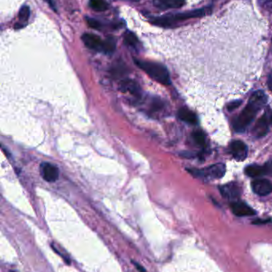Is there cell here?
<instances>
[{
    "mask_svg": "<svg viewBox=\"0 0 272 272\" xmlns=\"http://www.w3.org/2000/svg\"><path fill=\"white\" fill-rule=\"evenodd\" d=\"M268 101V97L263 91H255L243 112L235 120L234 129L237 132H243L252 123L259 110L263 108Z\"/></svg>",
    "mask_w": 272,
    "mask_h": 272,
    "instance_id": "obj_1",
    "label": "cell"
},
{
    "mask_svg": "<svg viewBox=\"0 0 272 272\" xmlns=\"http://www.w3.org/2000/svg\"><path fill=\"white\" fill-rule=\"evenodd\" d=\"M211 12H212V7L207 6L199 9L192 10L189 12L167 14L160 17H154L151 20V23L159 27H175L176 25L180 24V23L191 18H202L205 16L208 15Z\"/></svg>",
    "mask_w": 272,
    "mask_h": 272,
    "instance_id": "obj_2",
    "label": "cell"
},
{
    "mask_svg": "<svg viewBox=\"0 0 272 272\" xmlns=\"http://www.w3.org/2000/svg\"><path fill=\"white\" fill-rule=\"evenodd\" d=\"M134 62L140 69L145 72L153 80H157L158 82L164 85H169L171 84L168 69L160 63L138 59H134Z\"/></svg>",
    "mask_w": 272,
    "mask_h": 272,
    "instance_id": "obj_3",
    "label": "cell"
},
{
    "mask_svg": "<svg viewBox=\"0 0 272 272\" xmlns=\"http://www.w3.org/2000/svg\"><path fill=\"white\" fill-rule=\"evenodd\" d=\"M81 39L86 47L95 51L111 54L116 49V41L112 38H106V40H102L96 34H84L81 37Z\"/></svg>",
    "mask_w": 272,
    "mask_h": 272,
    "instance_id": "obj_4",
    "label": "cell"
},
{
    "mask_svg": "<svg viewBox=\"0 0 272 272\" xmlns=\"http://www.w3.org/2000/svg\"><path fill=\"white\" fill-rule=\"evenodd\" d=\"M196 176L208 179H219L224 177L226 172V167L223 163H216L202 170H189Z\"/></svg>",
    "mask_w": 272,
    "mask_h": 272,
    "instance_id": "obj_5",
    "label": "cell"
},
{
    "mask_svg": "<svg viewBox=\"0 0 272 272\" xmlns=\"http://www.w3.org/2000/svg\"><path fill=\"white\" fill-rule=\"evenodd\" d=\"M230 151L236 160L242 161L247 158V147L245 143L240 140H235L230 144Z\"/></svg>",
    "mask_w": 272,
    "mask_h": 272,
    "instance_id": "obj_6",
    "label": "cell"
},
{
    "mask_svg": "<svg viewBox=\"0 0 272 272\" xmlns=\"http://www.w3.org/2000/svg\"><path fill=\"white\" fill-rule=\"evenodd\" d=\"M41 174L43 179L49 182H54L59 179V169L51 163H43L41 165Z\"/></svg>",
    "mask_w": 272,
    "mask_h": 272,
    "instance_id": "obj_7",
    "label": "cell"
},
{
    "mask_svg": "<svg viewBox=\"0 0 272 272\" xmlns=\"http://www.w3.org/2000/svg\"><path fill=\"white\" fill-rule=\"evenodd\" d=\"M252 190L259 196H267L272 192V184L267 179H257L252 183Z\"/></svg>",
    "mask_w": 272,
    "mask_h": 272,
    "instance_id": "obj_8",
    "label": "cell"
},
{
    "mask_svg": "<svg viewBox=\"0 0 272 272\" xmlns=\"http://www.w3.org/2000/svg\"><path fill=\"white\" fill-rule=\"evenodd\" d=\"M220 191L223 196L230 200L238 198L241 194L240 185L235 182L228 183L226 185H222L220 187Z\"/></svg>",
    "mask_w": 272,
    "mask_h": 272,
    "instance_id": "obj_9",
    "label": "cell"
},
{
    "mask_svg": "<svg viewBox=\"0 0 272 272\" xmlns=\"http://www.w3.org/2000/svg\"><path fill=\"white\" fill-rule=\"evenodd\" d=\"M153 2L157 8L165 11L182 7L186 3V0H153Z\"/></svg>",
    "mask_w": 272,
    "mask_h": 272,
    "instance_id": "obj_10",
    "label": "cell"
},
{
    "mask_svg": "<svg viewBox=\"0 0 272 272\" xmlns=\"http://www.w3.org/2000/svg\"><path fill=\"white\" fill-rule=\"evenodd\" d=\"M231 210L237 216H250L256 214V212L252 208L241 201H236L231 204Z\"/></svg>",
    "mask_w": 272,
    "mask_h": 272,
    "instance_id": "obj_11",
    "label": "cell"
},
{
    "mask_svg": "<svg viewBox=\"0 0 272 272\" xmlns=\"http://www.w3.org/2000/svg\"><path fill=\"white\" fill-rule=\"evenodd\" d=\"M269 124L270 123L268 121V117L264 114L255 126L254 129H253V135L257 138H261V137L266 136L268 132Z\"/></svg>",
    "mask_w": 272,
    "mask_h": 272,
    "instance_id": "obj_12",
    "label": "cell"
},
{
    "mask_svg": "<svg viewBox=\"0 0 272 272\" xmlns=\"http://www.w3.org/2000/svg\"><path fill=\"white\" fill-rule=\"evenodd\" d=\"M178 117L185 123L190 124H196L198 121L196 114L186 107H182L178 111Z\"/></svg>",
    "mask_w": 272,
    "mask_h": 272,
    "instance_id": "obj_13",
    "label": "cell"
},
{
    "mask_svg": "<svg viewBox=\"0 0 272 272\" xmlns=\"http://www.w3.org/2000/svg\"><path fill=\"white\" fill-rule=\"evenodd\" d=\"M245 173L247 176L256 178L262 176L263 174H268V169L266 166L250 165L245 169Z\"/></svg>",
    "mask_w": 272,
    "mask_h": 272,
    "instance_id": "obj_14",
    "label": "cell"
},
{
    "mask_svg": "<svg viewBox=\"0 0 272 272\" xmlns=\"http://www.w3.org/2000/svg\"><path fill=\"white\" fill-rule=\"evenodd\" d=\"M30 14H31V11L27 6H23V7H21V9L19 10V13H18V18H19L20 23H16V27H15L16 29L24 27L26 23H27V21L29 19Z\"/></svg>",
    "mask_w": 272,
    "mask_h": 272,
    "instance_id": "obj_15",
    "label": "cell"
},
{
    "mask_svg": "<svg viewBox=\"0 0 272 272\" xmlns=\"http://www.w3.org/2000/svg\"><path fill=\"white\" fill-rule=\"evenodd\" d=\"M90 7L95 12H102L108 10V2L106 0H90Z\"/></svg>",
    "mask_w": 272,
    "mask_h": 272,
    "instance_id": "obj_16",
    "label": "cell"
},
{
    "mask_svg": "<svg viewBox=\"0 0 272 272\" xmlns=\"http://www.w3.org/2000/svg\"><path fill=\"white\" fill-rule=\"evenodd\" d=\"M124 42L126 45L132 47L133 49H136L139 45V41L137 39V36L131 31H126L124 34Z\"/></svg>",
    "mask_w": 272,
    "mask_h": 272,
    "instance_id": "obj_17",
    "label": "cell"
},
{
    "mask_svg": "<svg viewBox=\"0 0 272 272\" xmlns=\"http://www.w3.org/2000/svg\"><path fill=\"white\" fill-rule=\"evenodd\" d=\"M192 138L194 141L196 142V144L200 146V147H204L205 145V135L204 132L201 131H196L192 133Z\"/></svg>",
    "mask_w": 272,
    "mask_h": 272,
    "instance_id": "obj_18",
    "label": "cell"
},
{
    "mask_svg": "<svg viewBox=\"0 0 272 272\" xmlns=\"http://www.w3.org/2000/svg\"><path fill=\"white\" fill-rule=\"evenodd\" d=\"M86 21H87L88 25L93 29L101 30L103 27V25H102L101 22H99V21L96 20V19H94V18H86Z\"/></svg>",
    "mask_w": 272,
    "mask_h": 272,
    "instance_id": "obj_19",
    "label": "cell"
},
{
    "mask_svg": "<svg viewBox=\"0 0 272 272\" xmlns=\"http://www.w3.org/2000/svg\"><path fill=\"white\" fill-rule=\"evenodd\" d=\"M259 5L264 10L270 11L272 9V0H258Z\"/></svg>",
    "mask_w": 272,
    "mask_h": 272,
    "instance_id": "obj_20",
    "label": "cell"
},
{
    "mask_svg": "<svg viewBox=\"0 0 272 272\" xmlns=\"http://www.w3.org/2000/svg\"><path fill=\"white\" fill-rule=\"evenodd\" d=\"M241 104H242V101H240V100L232 101V102L230 103L229 105H227V109H228V111H233V110L237 108Z\"/></svg>",
    "mask_w": 272,
    "mask_h": 272,
    "instance_id": "obj_21",
    "label": "cell"
},
{
    "mask_svg": "<svg viewBox=\"0 0 272 272\" xmlns=\"http://www.w3.org/2000/svg\"><path fill=\"white\" fill-rule=\"evenodd\" d=\"M132 263H133V265L135 266L136 268H137V271L139 272H146V270L144 269L142 265H140L137 262H134V261H132Z\"/></svg>",
    "mask_w": 272,
    "mask_h": 272,
    "instance_id": "obj_22",
    "label": "cell"
},
{
    "mask_svg": "<svg viewBox=\"0 0 272 272\" xmlns=\"http://www.w3.org/2000/svg\"><path fill=\"white\" fill-rule=\"evenodd\" d=\"M44 2H48L49 7H51L52 9L56 12V8H55V3H54V0H43Z\"/></svg>",
    "mask_w": 272,
    "mask_h": 272,
    "instance_id": "obj_23",
    "label": "cell"
},
{
    "mask_svg": "<svg viewBox=\"0 0 272 272\" xmlns=\"http://www.w3.org/2000/svg\"><path fill=\"white\" fill-rule=\"evenodd\" d=\"M268 85L269 90H270L272 92V73L269 75V76H268Z\"/></svg>",
    "mask_w": 272,
    "mask_h": 272,
    "instance_id": "obj_24",
    "label": "cell"
},
{
    "mask_svg": "<svg viewBox=\"0 0 272 272\" xmlns=\"http://www.w3.org/2000/svg\"><path fill=\"white\" fill-rule=\"evenodd\" d=\"M266 116L268 117V121L270 124L272 125V110H269L267 113H265Z\"/></svg>",
    "mask_w": 272,
    "mask_h": 272,
    "instance_id": "obj_25",
    "label": "cell"
},
{
    "mask_svg": "<svg viewBox=\"0 0 272 272\" xmlns=\"http://www.w3.org/2000/svg\"><path fill=\"white\" fill-rule=\"evenodd\" d=\"M267 166V169H268V173H270V174H272V160L271 162L266 165Z\"/></svg>",
    "mask_w": 272,
    "mask_h": 272,
    "instance_id": "obj_26",
    "label": "cell"
},
{
    "mask_svg": "<svg viewBox=\"0 0 272 272\" xmlns=\"http://www.w3.org/2000/svg\"></svg>",
    "mask_w": 272,
    "mask_h": 272,
    "instance_id": "obj_27",
    "label": "cell"
}]
</instances>
